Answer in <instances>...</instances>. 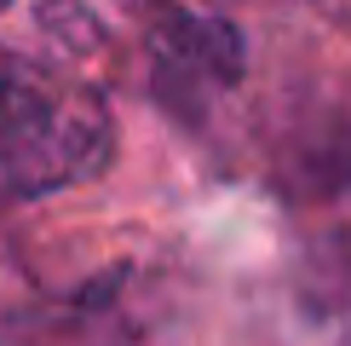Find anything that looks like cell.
<instances>
[{"instance_id":"cell-1","label":"cell","mask_w":351,"mask_h":346,"mask_svg":"<svg viewBox=\"0 0 351 346\" xmlns=\"http://www.w3.org/2000/svg\"><path fill=\"white\" fill-rule=\"evenodd\" d=\"M115 162V115L93 86H35L0 115V214L75 191Z\"/></svg>"},{"instance_id":"cell-2","label":"cell","mask_w":351,"mask_h":346,"mask_svg":"<svg viewBox=\"0 0 351 346\" xmlns=\"http://www.w3.org/2000/svg\"><path fill=\"white\" fill-rule=\"evenodd\" d=\"M144 52H150V93L173 122H202L213 98L247 76L242 29L225 18H202L179 0H144Z\"/></svg>"},{"instance_id":"cell-3","label":"cell","mask_w":351,"mask_h":346,"mask_svg":"<svg viewBox=\"0 0 351 346\" xmlns=\"http://www.w3.org/2000/svg\"><path fill=\"white\" fill-rule=\"evenodd\" d=\"M35 29L64 58H86V52L104 47V23H98V12L86 6V0H40L35 6Z\"/></svg>"},{"instance_id":"cell-4","label":"cell","mask_w":351,"mask_h":346,"mask_svg":"<svg viewBox=\"0 0 351 346\" xmlns=\"http://www.w3.org/2000/svg\"><path fill=\"white\" fill-rule=\"evenodd\" d=\"M52 81V69L47 64H35V58H23L18 47H0V115H6L12 104H23L35 86H47Z\"/></svg>"},{"instance_id":"cell-5","label":"cell","mask_w":351,"mask_h":346,"mask_svg":"<svg viewBox=\"0 0 351 346\" xmlns=\"http://www.w3.org/2000/svg\"><path fill=\"white\" fill-rule=\"evenodd\" d=\"M6 6H12V0H0V12H6Z\"/></svg>"}]
</instances>
